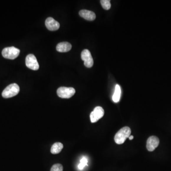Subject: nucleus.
Masks as SVG:
<instances>
[{
  "label": "nucleus",
  "mask_w": 171,
  "mask_h": 171,
  "mask_svg": "<svg viewBox=\"0 0 171 171\" xmlns=\"http://www.w3.org/2000/svg\"><path fill=\"white\" fill-rule=\"evenodd\" d=\"M75 92V89L71 87H60L57 91V96L62 98H70L74 95Z\"/></svg>",
  "instance_id": "4"
},
{
  "label": "nucleus",
  "mask_w": 171,
  "mask_h": 171,
  "mask_svg": "<svg viewBox=\"0 0 171 171\" xmlns=\"http://www.w3.org/2000/svg\"><path fill=\"white\" fill-rule=\"evenodd\" d=\"M104 110L101 106H97L94 108L93 111L90 115L91 122L92 123L97 122L98 120L104 116Z\"/></svg>",
  "instance_id": "7"
},
{
  "label": "nucleus",
  "mask_w": 171,
  "mask_h": 171,
  "mask_svg": "<svg viewBox=\"0 0 171 171\" xmlns=\"http://www.w3.org/2000/svg\"><path fill=\"white\" fill-rule=\"evenodd\" d=\"M45 25L47 28L51 31H56L60 28V24L59 22L51 17H49L45 21Z\"/></svg>",
  "instance_id": "9"
},
{
  "label": "nucleus",
  "mask_w": 171,
  "mask_h": 171,
  "mask_svg": "<svg viewBox=\"0 0 171 171\" xmlns=\"http://www.w3.org/2000/svg\"><path fill=\"white\" fill-rule=\"evenodd\" d=\"M19 49L14 47H10L5 48L2 51V55L5 59L14 60L18 57L20 54Z\"/></svg>",
  "instance_id": "3"
},
{
  "label": "nucleus",
  "mask_w": 171,
  "mask_h": 171,
  "mask_svg": "<svg viewBox=\"0 0 171 171\" xmlns=\"http://www.w3.org/2000/svg\"><path fill=\"white\" fill-rule=\"evenodd\" d=\"M63 167L62 165L60 164H55L51 167L50 171H63Z\"/></svg>",
  "instance_id": "16"
},
{
  "label": "nucleus",
  "mask_w": 171,
  "mask_h": 171,
  "mask_svg": "<svg viewBox=\"0 0 171 171\" xmlns=\"http://www.w3.org/2000/svg\"><path fill=\"white\" fill-rule=\"evenodd\" d=\"M63 148V145L62 143L57 142V143H54V144L52 145L50 152L51 154H59Z\"/></svg>",
  "instance_id": "12"
},
{
  "label": "nucleus",
  "mask_w": 171,
  "mask_h": 171,
  "mask_svg": "<svg viewBox=\"0 0 171 171\" xmlns=\"http://www.w3.org/2000/svg\"><path fill=\"white\" fill-rule=\"evenodd\" d=\"M72 48L71 44L68 42H63L57 44L56 50L60 52H66L70 50Z\"/></svg>",
  "instance_id": "11"
},
{
  "label": "nucleus",
  "mask_w": 171,
  "mask_h": 171,
  "mask_svg": "<svg viewBox=\"0 0 171 171\" xmlns=\"http://www.w3.org/2000/svg\"><path fill=\"white\" fill-rule=\"evenodd\" d=\"M100 3L105 10H108L111 8V4L109 0H101L100 1Z\"/></svg>",
  "instance_id": "15"
},
{
  "label": "nucleus",
  "mask_w": 171,
  "mask_h": 171,
  "mask_svg": "<svg viewBox=\"0 0 171 171\" xmlns=\"http://www.w3.org/2000/svg\"><path fill=\"white\" fill-rule=\"evenodd\" d=\"M133 138L134 137L133 136H130L129 137V139L130 140H131L133 139Z\"/></svg>",
  "instance_id": "17"
},
{
  "label": "nucleus",
  "mask_w": 171,
  "mask_h": 171,
  "mask_svg": "<svg viewBox=\"0 0 171 171\" xmlns=\"http://www.w3.org/2000/svg\"><path fill=\"white\" fill-rule=\"evenodd\" d=\"M131 133V129L129 127L127 126L123 127L115 135L114 138L115 142L117 144H122L127 138H129Z\"/></svg>",
  "instance_id": "1"
},
{
  "label": "nucleus",
  "mask_w": 171,
  "mask_h": 171,
  "mask_svg": "<svg viewBox=\"0 0 171 171\" xmlns=\"http://www.w3.org/2000/svg\"><path fill=\"white\" fill-rule=\"evenodd\" d=\"M80 164L78 165V168L80 170H83L85 166L88 165V160L87 158L85 157H83L82 159L80 161Z\"/></svg>",
  "instance_id": "14"
},
{
  "label": "nucleus",
  "mask_w": 171,
  "mask_h": 171,
  "mask_svg": "<svg viewBox=\"0 0 171 171\" xmlns=\"http://www.w3.org/2000/svg\"><path fill=\"white\" fill-rule=\"evenodd\" d=\"M25 64L27 67L33 70H37L39 68L37 59L33 54L27 55L26 57Z\"/></svg>",
  "instance_id": "5"
},
{
  "label": "nucleus",
  "mask_w": 171,
  "mask_h": 171,
  "mask_svg": "<svg viewBox=\"0 0 171 171\" xmlns=\"http://www.w3.org/2000/svg\"><path fill=\"white\" fill-rule=\"evenodd\" d=\"M159 138L155 136H151L147 140V148L149 151L152 152L159 145Z\"/></svg>",
  "instance_id": "8"
},
{
  "label": "nucleus",
  "mask_w": 171,
  "mask_h": 171,
  "mask_svg": "<svg viewBox=\"0 0 171 171\" xmlns=\"http://www.w3.org/2000/svg\"><path fill=\"white\" fill-rule=\"evenodd\" d=\"M121 88L119 85H116L115 88V92L113 96L112 99L115 103L119 102L121 97Z\"/></svg>",
  "instance_id": "13"
},
{
  "label": "nucleus",
  "mask_w": 171,
  "mask_h": 171,
  "mask_svg": "<svg viewBox=\"0 0 171 171\" xmlns=\"http://www.w3.org/2000/svg\"><path fill=\"white\" fill-rule=\"evenodd\" d=\"M81 59L84 61V65L86 67L91 68L94 64V60L91 53L88 50L85 49L83 50L81 54Z\"/></svg>",
  "instance_id": "6"
},
{
  "label": "nucleus",
  "mask_w": 171,
  "mask_h": 171,
  "mask_svg": "<svg viewBox=\"0 0 171 171\" xmlns=\"http://www.w3.org/2000/svg\"><path fill=\"white\" fill-rule=\"evenodd\" d=\"M20 92V87L16 83L9 85L4 89L2 96L5 98H12L17 95Z\"/></svg>",
  "instance_id": "2"
},
{
  "label": "nucleus",
  "mask_w": 171,
  "mask_h": 171,
  "mask_svg": "<svg viewBox=\"0 0 171 171\" xmlns=\"http://www.w3.org/2000/svg\"><path fill=\"white\" fill-rule=\"evenodd\" d=\"M79 14L81 17L88 21H94L96 18L94 12L87 10H81L79 12Z\"/></svg>",
  "instance_id": "10"
}]
</instances>
